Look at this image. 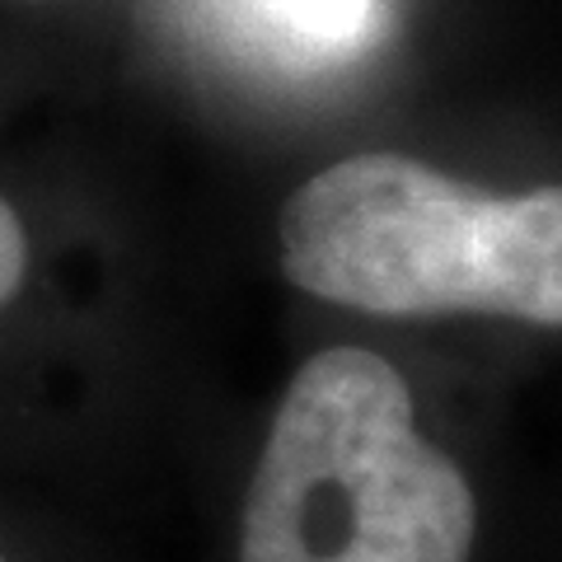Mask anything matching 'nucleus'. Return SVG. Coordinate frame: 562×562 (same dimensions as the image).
<instances>
[{
	"instance_id": "obj_1",
	"label": "nucleus",
	"mask_w": 562,
	"mask_h": 562,
	"mask_svg": "<svg viewBox=\"0 0 562 562\" xmlns=\"http://www.w3.org/2000/svg\"><path fill=\"white\" fill-rule=\"evenodd\" d=\"M301 291L371 314H512L562 328V188L483 198L408 155H351L281 211Z\"/></svg>"
},
{
	"instance_id": "obj_3",
	"label": "nucleus",
	"mask_w": 562,
	"mask_h": 562,
	"mask_svg": "<svg viewBox=\"0 0 562 562\" xmlns=\"http://www.w3.org/2000/svg\"><path fill=\"white\" fill-rule=\"evenodd\" d=\"M262 10L310 43H351L366 29L371 0H262Z\"/></svg>"
},
{
	"instance_id": "obj_5",
	"label": "nucleus",
	"mask_w": 562,
	"mask_h": 562,
	"mask_svg": "<svg viewBox=\"0 0 562 562\" xmlns=\"http://www.w3.org/2000/svg\"><path fill=\"white\" fill-rule=\"evenodd\" d=\"M0 562H5V558H0Z\"/></svg>"
},
{
	"instance_id": "obj_2",
	"label": "nucleus",
	"mask_w": 562,
	"mask_h": 562,
	"mask_svg": "<svg viewBox=\"0 0 562 562\" xmlns=\"http://www.w3.org/2000/svg\"><path fill=\"white\" fill-rule=\"evenodd\" d=\"M473 487L413 427L384 357L328 347L295 371L244 497V562H469Z\"/></svg>"
},
{
	"instance_id": "obj_4",
	"label": "nucleus",
	"mask_w": 562,
	"mask_h": 562,
	"mask_svg": "<svg viewBox=\"0 0 562 562\" xmlns=\"http://www.w3.org/2000/svg\"><path fill=\"white\" fill-rule=\"evenodd\" d=\"M29 268V239H24V225L14 216V206L0 198V310L14 301Z\"/></svg>"
}]
</instances>
